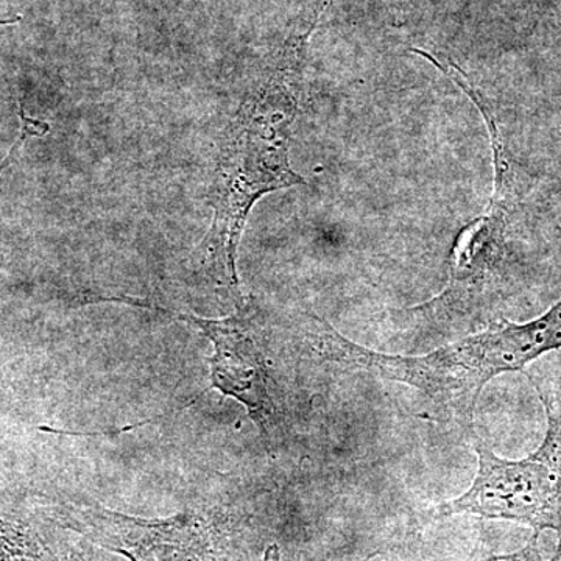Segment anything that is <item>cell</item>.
<instances>
[{"label":"cell","instance_id":"cell-2","mask_svg":"<svg viewBox=\"0 0 561 561\" xmlns=\"http://www.w3.org/2000/svg\"><path fill=\"white\" fill-rule=\"evenodd\" d=\"M179 320L197 328L213 342L210 383L224 397L241 402L268 451L275 449L286 432V412L273 375L260 308L242 298L236 302L234 313L224 319L181 313Z\"/></svg>","mask_w":561,"mask_h":561},{"label":"cell","instance_id":"cell-11","mask_svg":"<svg viewBox=\"0 0 561 561\" xmlns=\"http://www.w3.org/2000/svg\"><path fill=\"white\" fill-rule=\"evenodd\" d=\"M548 561H561V535L559 546H557L556 552H553V556Z\"/></svg>","mask_w":561,"mask_h":561},{"label":"cell","instance_id":"cell-1","mask_svg":"<svg viewBox=\"0 0 561 561\" xmlns=\"http://www.w3.org/2000/svg\"><path fill=\"white\" fill-rule=\"evenodd\" d=\"M301 39L251 83L219 140L208 202L213 224L195 264L234 302L239 289L238 249L254 203L287 187L306 184L290 165V139L300 110Z\"/></svg>","mask_w":561,"mask_h":561},{"label":"cell","instance_id":"cell-6","mask_svg":"<svg viewBox=\"0 0 561 561\" xmlns=\"http://www.w3.org/2000/svg\"><path fill=\"white\" fill-rule=\"evenodd\" d=\"M524 373L540 397V401L545 405L546 419H548L545 440L531 456L545 461L561 474V375H540L538 371Z\"/></svg>","mask_w":561,"mask_h":561},{"label":"cell","instance_id":"cell-4","mask_svg":"<svg viewBox=\"0 0 561 561\" xmlns=\"http://www.w3.org/2000/svg\"><path fill=\"white\" fill-rule=\"evenodd\" d=\"M479 470L467 493L438 505L434 518L476 515L523 524L534 530L530 541L538 542L545 530L561 535V474L534 456L505 460L491 451L471 432Z\"/></svg>","mask_w":561,"mask_h":561},{"label":"cell","instance_id":"cell-13","mask_svg":"<svg viewBox=\"0 0 561 561\" xmlns=\"http://www.w3.org/2000/svg\"><path fill=\"white\" fill-rule=\"evenodd\" d=\"M7 169V165L3 164V162H0V173H2L3 171H5Z\"/></svg>","mask_w":561,"mask_h":561},{"label":"cell","instance_id":"cell-9","mask_svg":"<svg viewBox=\"0 0 561 561\" xmlns=\"http://www.w3.org/2000/svg\"><path fill=\"white\" fill-rule=\"evenodd\" d=\"M262 561H280V552L278 546H268V548L265 549L264 559H262Z\"/></svg>","mask_w":561,"mask_h":561},{"label":"cell","instance_id":"cell-3","mask_svg":"<svg viewBox=\"0 0 561 561\" xmlns=\"http://www.w3.org/2000/svg\"><path fill=\"white\" fill-rule=\"evenodd\" d=\"M482 116L493 147V195L485 214L460 232L454 245L448 289L443 291L438 300L435 298L427 305L432 311H457L467 305H474V298L485 290L490 280L496 278L507 254L513 224L518 220L527 195V184L524 183L518 162L513 160L508 150L496 114L493 110H485Z\"/></svg>","mask_w":561,"mask_h":561},{"label":"cell","instance_id":"cell-10","mask_svg":"<svg viewBox=\"0 0 561 561\" xmlns=\"http://www.w3.org/2000/svg\"><path fill=\"white\" fill-rule=\"evenodd\" d=\"M18 21H21L20 16L0 18V25H10Z\"/></svg>","mask_w":561,"mask_h":561},{"label":"cell","instance_id":"cell-12","mask_svg":"<svg viewBox=\"0 0 561 561\" xmlns=\"http://www.w3.org/2000/svg\"><path fill=\"white\" fill-rule=\"evenodd\" d=\"M62 561H88V560H84V557L80 556V553H69V556L66 557V559Z\"/></svg>","mask_w":561,"mask_h":561},{"label":"cell","instance_id":"cell-14","mask_svg":"<svg viewBox=\"0 0 561 561\" xmlns=\"http://www.w3.org/2000/svg\"><path fill=\"white\" fill-rule=\"evenodd\" d=\"M552 2H561V0H552Z\"/></svg>","mask_w":561,"mask_h":561},{"label":"cell","instance_id":"cell-7","mask_svg":"<svg viewBox=\"0 0 561 561\" xmlns=\"http://www.w3.org/2000/svg\"><path fill=\"white\" fill-rule=\"evenodd\" d=\"M0 561H50L27 524L0 504Z\"/></svg>","mask_w":561,"mask_h":561},{"label":"cell","instance_id":"cell-8","mask_svg":"<svg viewBox=\"0 0 561 561\" xmlns=\"http://www.w3.org/2000/svg\"><path fill=\"white\" fill-rule=\"evenodd\" d=\"M465 561H534L529 549L524 546L519 551L512 553H494L486 546L485 538H481L476 545L474 551Z\"/></svg>","mask_w":561,"mask_h":561},{"label":"cell","instance_id":"cell-5","mask_svg":"<svg viewBox=\"0 0 561 561\" xmlns=\"http://www.w3.org/2000/svg\"><path fill=\"white\" fill-rule=\"evenodd\" d=\"M55 516L68 529L130 561H221L216 530L198 511L144 519L83 501L62 502Z\"/></svg>","mask_w":561,"mask_h":561}]
</instances>
